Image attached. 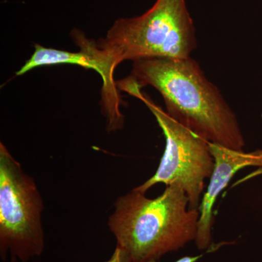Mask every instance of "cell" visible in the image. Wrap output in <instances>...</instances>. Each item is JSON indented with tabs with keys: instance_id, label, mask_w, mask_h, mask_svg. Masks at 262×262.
<instances>
[{
	"instance_id": "8",
	"label": "cell",
	"mask_w": 262,
	"mask_h": 262,
	"mask_svg": "<svg viewBox=\"0 0 262 262\" xmlns=\"http://www.w3.org/2000/svg\"><path fill=\"white\" fill-rule=\"evenodd\" d=\"M103 262H134L131 259L128 253L122 249L120 246H117L111 257L106 261Z\"/></svg>"
},
{
	"instance_id": "4",
	"label": "cell",
	"mask_w": 262,
	"mask_h": 262,
	"mask_svg": "<svg viewBox=\"0 0 262 262\" xmlns=\"http://www.w3.org/2000/svg\"><path fill=\"white\" fill-rule=\"evenodd\" d=\"M44 203L34 179L0 143V256L28 262L46 247Z\"/></svg>"
},
{
	"instance_id": "5",
	"label": "cell",
	"mask_w": 262,
	"mask_h": 262,
	"mask_svg": "<svg viewBox=\"0 0 262 262\" xmlns=\"http://www.w3.org/2000/svg\"><path fill=\"white\" fill-rule=\"evenodd\" d=\"M117 84L119 89L141 100L147 106L165 139V151L158 170L151 178L134 189L146 193L160 183L166 186L177 183L187 194L189 208L198 209L205 181L211 178L214 168L209 142L174 120L130 79L126 77Z\"/></svg>"
},
{
	"instance_id": "2",
	"label": "cell",
	"mask_w": 262,
	"mask_h": 262,
	"mask_svg": "<svg viewBox=\"0 0 262 262\" xmlns=\"http://www.w3.org/2000/svg\"><path fill=\"white\" fill-rule=\"evenodd\" d=\"M199 209H190L185 191L177 183L154 199L133 189L117 198L108 226L134 262L158 261L194 241Z\"/></svg>"
},
{
	"instance_id": "3",
	"label": "cell",
	"mask_w": 262,
	"mask_h": 262,
	"mask_svg": "<svg viewBox=\"0 0 262 262\" xmlns=\"http://www.w3.org/2000/svg\"><path fill=\"white\" fill-rule=\"evenodd\" d=\"M81 42L113 78L122 62L187 58L198 46L186 0H156L144 14L117 19L104 37L94 41L83 35Z\"/></svg>"
},
{
	"instance_id": "7",
	"label": "cell",
	"mask_w": 262,
	"mask_h": 262,
	"mask_svg": "<svg viewBox=\"0 0 262 262\" xmlns=\"http://www.w3.org/2000/svg\"><path fill=\"white\" fill-rule=\"evenodd\" d=\"M77 46L80 48V51L70 52L35 45L32 56L16 72V75H24L37 67L59 64L79 66L96 71L103 80L101 100L103 115L111 123L121 121L124 117L121 112L122 101L116 81L110 77L104 66L91 51L84 46Z\"/></svg>"
},
{
	"instance_id": "1",
	"label": "cell",
	"mask_w": 262,
	"mask_h": 262,
	"mask_svg": "<svg viewBox=\"0 0 262 262\" xmlns=\"http://www.w3.org/2000/svg\"><path fill=\"white\" fill-rule=\"evenodd\" d=\"M128 77L140 89L150 85L156 89L169 116L202 139L244 149L246 141L237 115L191 57L138 60Z\"/></svg>"
},
{
	"instance_id": "9",
	"label": "cell",
	"mask_w": 262,
	"mask_h": 262,
	"mask_svg": "<svg viewBox=\"0 0 262 262\" xmlns=\"http://www.w3.org/2000/svg\"><path fill=\"white\" fill-rule=\"evenodd\" d=\"M203 254L198 255V256H186L179 258L175 262H196L200 258L203 257ZM148 262H158V261H151Z\"/></svg>"
},
{
	"instance_id": "6",
	"label": "cell",
	"mask_w": 262,
	"mask_h": 262,
	"mask_svg": "<svg viewBox=\"0 0 262 262\" xmlns=\"http://www.w3.org/2000/svg\"><path fill=\"white\" fill-rule=\"evenodd\" d=\"M215 165L206 192L200 205V219L194 243L199 250H206L212 244V227L214 223L213 207L221 192L241 169L254 166L262 168V149L252 151L229 149L209 142Z\"/></svg>"
}]
</instances>
